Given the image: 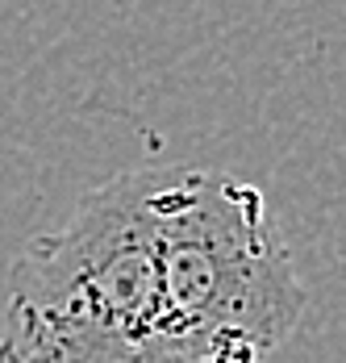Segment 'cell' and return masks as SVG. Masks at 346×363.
<instances>
[{
    "instance_id": "1",
    "label": "cell",
    "mask_w": 346,
    "mask_h": 363,
    "mask_svg": "<svg viewBox=\"0 0 346 363\" xmlns=\"http://www.w3.org/2000/svg\"><path fill=\"white\" fill-rule=\"evenodd\" d=\"M155 280L167 363H263L305 313L267 196L230 172L159 167Z\"/></svg>"
},
{
    "instance_id": "2",
    "label": "cell",
    "mask_w": 346,
    "mask_h": 363,
    "mask_svg": "<svg viewBox=\"0 0 346 363\" xmlns=\"http://www.w3.org/2000/svg\"><path fill=\"white\" fill-rule=\"evenodd\" d=\"M155 184L138 167L92 188L75 218L9 267L0 363H167L155 280Z\"/></svg>"
},
{
    "instance_id": "3",
    "label": "cell",
    "mask_w": 346,
    "mask_h": 363,
    "mask_svg": "<svg viewBox=\"0 0 346 363\" xmlns=\"http://www.w3.org/2000/svg\"><path fill=\"white\" fill-rule=\"evenodd\" d=\"M184 363H213V359H184Z\"/></svg>"
}]
</instances>
